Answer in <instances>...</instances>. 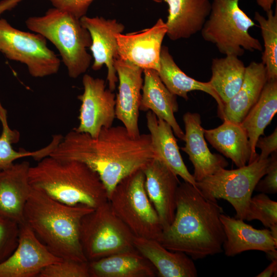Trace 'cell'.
<instances>
[{"label":"cell","instance_id":"obj_1","mask_svg":"<svg viewBox=\"0 0 277 277\" xmlns=\"http://www.w3.org/2000/svg\"><path fill=\"white\" fill-rule=\"evenodd\" d=\"M49 156L86 164L99 175L108 197L122 179L157 159L150 134L133 137L124 126L104 128L96 137L73 129Z\"/></svg>","mask_w":277,"mask_h":277},{"label":"cell","instance_id":"obj_2","mask_svg":"<svg viewBox=\"0 0 277 277\" xmlns=\"http://www.w3.org/2000/svg\"><path fill=\"white\" fill-rule=\"evenodd\" d=\"M223 212L217 200L206 197L189 183H180L173 221L163 231L159 242L193 260L220 253L226 238L220 220Z\"/></svg>","mask_w":277,"mask_h":277},{"label":"cell","instance_id":"obj_3","mask_svg":"<svg viewBox=\"0 0 277 277\" xmlns=\"http://www.w3.org/2000/svg\"><path fill=\"white\" fill-rule=\"evenodd\" d=\"M93 208L68 205L33 188L26 204L24 222L37 239L55 256L77 262H88L80 239L83 216Z\"/></svg>","mask_w":277,"mask_h":277},{"label":"cell","instance_id":"obj_4","mask_svg":"<svg viewBox=\"0 0 277 277\" xmlns=\"http://www.w3.org/2000/svg\"><path fill=\"white\" fill-rule=\"evenodd\" d=\"M31 186L62 203L95 208L108 201L107 189L98 174L75 160L46 156L29 170Z\"/></svg>","mask_w":277,"mask_h":277},{"label":"cell","instance_id":"obj_5","mask_svg":"<svg viewBox=\"0 0 277 277\" xmlns=\"http://www.w3.org/2000/svg\"><path fill=\"white\" fill-rule=\"evenodd\" d=\"M25 24L54 45L70 77L76 78L86 72L92 59L87 52L91 39L80 19L54 7L42 16L28 17Z\"/></svg>","mask_w":277,"mask_h":277},{"label":"cell","instance_id":"obj_6","mask_svg":"<svg viewBox=\"0 0 277 277\" xmlns=\"http://www.w3.org/2000/svg\"><path fill=\"white\" fill-rule=\"evenodd\" d=\"M255 23L240 7L239 0H212L210 14L201 31L203 38L225 55L241 56L245 50L261 51L260 42L249 30Z\"/></svg>","mask_w":277,"mask_h":277},{"label":"cell","instance_id":"obj_7","mask_svg":"<svg viewBox=\"0 0 277 277\" xmlns=\"http://www.w3.org/2000/svg\"><path fill=\"white\" fill-rule=\"evenodd\" d=\"M117 217L135 236L159 242L163 229L145 187V174L137 170L122 179L108 197Z\"/></svg>","mask_w":277,"mask_h":277},{"label":"cell","instance_id":"obj_8","mask_svg":"<svg viewBox=\"0 0 277 277\" xmlns=\"http://www.w3.org/2000/svg\"><path fill=\"white\" fill-rule=\"evenodd\" d=\"M134 237L108 201L85 215L81 222L80 243L88 262L134 249Z\"/></svg>","mask_w":277,"mask_h":277},{"label":"cell","instance_id":"obj_9","mask_svg":"<svg viewBox=\"0 0 277 277\" xmlns=\"http://www.w3.org/2000/svg\"><path fill=\"white\" fill-rule=\"evenodd\" d=\"M258 157L236 169L222 168L197 182L196 187L210 200L223 199L228 201L235 210V218L245 220L253 191L266 173L270 162V157L265 160Z\"/></svg>","mask_w":277,"mask_h":277},{"label":"cell","instance_id":"obj_10","mask_svg":"<svg viewBox=\"0 0 277 277\" xmlns=\"http://www.w3.org/2000/svg\"><path fill=\"white\" fill-rule=\"evenodd\" d=\"M0 51L9 60L25 64L34 77L56 74L61 60L42 35L17 29L0 18Z\"/></svg>","mask_w":277,"mask_h":277},{"label":"cell","instance_id":"obj_11","mask_svg":"<svg viewBox=\"0 0 277 277\" xmlns=\"http://www.w3.org/2000/svg\"><path fill=\"white\" fill-rule=\"evenodd\" d=\"M84 91L77 96L81 101L78 126L75 131L97 137L104 128L112 126L115 116V94L106 87L105 81L85 74Z\"/></svg>","mask_w":277,"mask_h":277},{"label":"cell","instance_id":"obj_12","mask_svg":"<svg viewBox=\"0 0 277 277\" xmlns=\"http://www.w3.org/2000/svg\"><path fill=\"white\" fill-rule=\"evenodd\" d=\"M50 252L25 222L20 224L18 244L0 263V277H36L50 264L62 260Z\"/></svg>","mask_w":277,"mask_h":277},{"label":"cell","instance_id":"obj_13","mask_svg":"<svg viewBox=\"0 0 277 277\" xmlns=\"http://www.w3.org/2000/svg\"><path fill=\"white\" fill-rule=\"evenodd\" d=\"M80 21L88 31L91 39L89 48L93 59L92 69L96 71L104 65L106 66L109 89L113 91L118 81L114 67V61L118 57L116 36L122 33L125 27L115 19L100 16L91 17L85 15Z\"/></svg>","mask_w":277,"mask_h":277},{"label":"cell","instance_id":"obj_14","mask_svg":"<svg viewBox=\"0 0 277 277\" xmlns=\"http://www.w3.org/2000/svg\"><path fill=\"white\" fill-rule=\"evenodd\" d=\"M165 22L160 18L150 28L116 35L118 57L143 70L159 71L162 43L167 33Z\"/></svg>","mask_w":277,"mask_h":277},{"label":"cell","instance_id":"obj_15","mask_svg":"<svg viewBox=\"0 0 277 277\" xmlns=\"http://www.w3.org/2000/svg\"><path fill=\"white\" fill-rule=\"evenodd\" d=\"M114 67L118 81L115 98V116L133 137L140 135L138 127L140 107L143 85V70L117 58Z\"/></svg>","mask_w":277,"mask_h":277},{"label":"cell","instance_id":"obj_16","mask_svg":"<svg viewBox=\"0 0 277 277\" xmlns=\"http://www.w3.org/2000/svg\"><path fill=\"white\" fill-rule=\"evenodd\" d=\"M142 170L147 194L165 230L174 217L176 191L180 182L177 176L157 159L152 160Z\"/></svg>","mask_w":277,"mask_h":277},{"label":"cell","instance_id":"obj_17","mask_svg":"<svg viewBox=\"0 0 277 277\" xmlns=\"http://www.w3.org/2000/svg\"><path fill=\"white\" fill-rule=\"evenodd\" d=\"M185 144L181 148L189 157L194 167L193 176L199 182L222 168H225L228 162L221 155L210 152L205 141L204 129L201 115L188 112L183 115Z\"/></svg>","mask_w":277,"mask_h":277},{"label":"cell","instance_id":"obj_18","mask_svg":"<svg viewBox=\"0 0 277 277\" xmlns=\"http://www.w3.org/2000/svg\"><path fill=\"white\" fill-rule=\"evenodd\" d=\"M225 234L223 245L225 254L234 256L248 250L265 252L271 261L277 259V245L269 229H257L244 220L222 213L220 215Z\"/></svg>","mask_w":277,"mask_h":277},{"label":"cell","instance_id":"obj_19","mask_svg":"<svg viewBox=\"0 0 277 277\" xmlns=\"http://www.w3.org/2000/svg\"><path fill=\"white\" fill-rule=\"evenodd\" d=\"M28 161L14 163L0 171V215L24 223V210L32 189Z\"/></svg>","mask_w":277,"mask_h":277},{"label":"cell","instance_id":"obj_20","mask_svg":"<svg viewBox=\"0 0 277 277\" xmlns=\"http://www.w3.org/2000/svg\"><path fill=\"white\" fill-rule=\"evenodd\" d=\"M168 5L166 35L172 41L186 39L201 31L209 16V0H162Z\"/></svg>","mask_w":277,"mask_h":277},{"label":"cell","instance_id":"obj_21","mask_svg":"<svg viewBox=\"0 0 277 277\" xmlns=\"http://www.w3.org/2000/svg\"><path fill=\"white\" fill-rule=\"evenodd\" d=\"M133 245L151 263L160 277L197 276L193 260L185 253L170 250L156 240L135 236Z\"/></svg>","mask_w":277,"mask_h":277},{"label":"cell","instance_id":"obj_22","mask_svg":"<svg viewBox=\"0 0 277 277\" xmlns=\"http://www.w3.org/2000/svg\"><path fill=\"white\" fill-rule=\"evenodd\" d=\"M143 74L140 110L152 111L157 117L168 123L175 135L183 141L184 132L174 115L179 110L176 96L165 86L157 71L145 69Z\"/></svg>","mask_w":277,"mask_h":277},{"label":"cell","instance_id":"obj_23","mask_svg":"<svg viewBox=\"0 0 277 277\" xmlns=\"http://www.w3.org/2000/svg\"><path fill=\"white\" fill-rule=\"evenodd\" d=\"M146 124L157 159L161 161L184 182L196 187V182L188 171L181 154L173 131L170 125L148 110L146 115Z\"/></svg>","mask_w":277,"mask_h":277},{"label":"cell","instance_id":"obj_24","mask_svg":"<svg viewBox=\"0 0 277 277\" xmlns=\"http://www.w3.org/2000/svg\"><path fill=\"white\" fill-rule=\"evenodd\" d=\"M267 82L264 65L262 62H251L246 67L240 89L225 104L221 119L240 124L258 101Z\"/></svg>","mask_w":277,"mask_h":277},{"label":"cell","instance_id":"obj_25","mask_svg":"<svg viewBox=\"0 0 277 277\" xmlns=\"http://www.w3.org/2000/svg\"><path fill=\"white\" fill-rule=\"evenodd\" d=\"M90 277H154L151 263L135 248L88 262Z\"/></svg>","mask_w":277,"mask_h":277},{"label":"cell","instance_id":"obj_26","mask_svg":"<svg viewBox=\"0 0 277 277\" xmlns=\"http://www.w3.org/2000/svg\"><path fill=\"white\" fill-rule=\"evenodd\" d=\"M219 127L204 129V136L210 145L231 159L238 168L247 165L251 149L247 135L240 124L224 120Z\"/></svg>","mask_w":277,"mask_h":277},{"label":"cell","instance_id":"obj_27","mask_svg":"<svg viewBox=\"0 0 277 277\" xmlns=\"http://www.w3.org/2000/svg\"><path fill=\"white\" fill-rule=\"evenodd\" d=\"M159 75L167 89L173 94L186 100L188 93L201 91L211 95L217 104L218 115L221 118L224 104L208 82H202L185 74L177 65L167 47L162 46L160 54Z\"/></svg>","mask_w":277,"mask_h":277},{"label":"cell","instance_id":"obj_28","mask_svg":"<svg viewBox=\"0 0 277 277\" xmlns=\"http://www.w3.org/2000/svg\"><path fill=\"white\" fill-rule=\"evenodd\" d=\"M277 112V79L267 81L254 106L240 123L250 143V163L259 157L255 144Z\"/></svg>","mask_w":277,"mask_h":277},{"label":"cell","instance_id":"obj_29","mask_svg":"<svg viewBox=\"0 0 277 277\" xmlns=\"http://www.w3.org/2000/svg\"><path fill=\"white\" fill-rule=\"evenodd\" d=\"M245 70L243 62L235 55L212 59V75L208 82L224 105L240 89Z\"/></svg>","mask_w":277,"mask_h":277},{"label":"cell","instance_id":"obj_30","mask_svg":"<svg viewBox=\"0 0 277 277\" xmlns=\"http://www.w3.org/2000/svg\"><path fill=\"white\" fill-rule=\"evenodd\" d=\"M0 122L2 126L0 136V171L9 168L14 163L15 161L19 159L31 157L38 162L49 156L63 137L61 134H55L48 145L35 151H26L23 149L17 151L13 148L12 144L19 141L20 133L17 130L12 129L9 127L7 111L3 106L1 101Z\"/></svg>","mask_w":277,"mask_h":277},{"label":"cell","instance_id":"obj_31","mask_svg":"<svg viewBox=\"0 0 277 277\" xmlns=\"http://www.w3.org/2000/svg\"><path fill=\"white\" fill-rule=\"evenodd\" d=\"M266 17L255 12L254 19L259 24L264 42L262 63L264 65L267 81L277 79V9H271Z\"/></svg>","mask_w":277,"mask_h":277},{"label":"cell","instance_id":"obj_32","mask_svg":"<svg viewBox=\"0 0 277 277\" xmlns=\"http://www.w3.org/2000/svg\"><path fill=\"white\" fill-rule=\"evenodd\" d=\"M254 220L260 221L268 228L277 224V202L263 193L251 197L245 220L251 221Z\"/></svg>","mask_w":277,"mask_h":277},{"label":"cell","instance_id":"obj_33","mask_svg":"<svg viewBox=\"0 0 277 277\" xmlns=\"http://www.w3.org/2000/svg\"><path fill=\"white\" fill-rule=\"evenodd\" d=\"M38 276L90 277L88 262L62 260L47 266Z\"/></svg>","mask_w":277,"mask_h":277},{"label":"cell","instance_id":"obj_34","mask_svg":"<svg viewBox=\"0 0 277 277\" xmlns=\"http://www.w3.org/2000/svg\"><path fill=\"white\" fill-rule=\"evenodd\" d=\"M20 224L0 215V263L14 251L19 241Z\"/></svg>","mask_w":277,"mask_h":277},{"label":"cell","instance_id":"obj_35","mask_svg":"<svg viewBox=\"0 0 277 277\" xmlns=\"http://www.w3.org/2000/svg\"><path fill=\"white\" fill-rule=\"evenodd\" d=\"M265 177L258 183L255 189L265 194H275L277 192V151L271 154Z\"/></svg>","mask_w":277,"mask_h":277},{"label":"cell","instance_id":"obj_36","mask_svg":"<svg viewBox=\"0 0 277 277\" xmlns=\"http://www.w3.org/2000/svg\"><path fill=\"white\" fill-rule=\"evenodd\" d=\"M54 8L66 11L77 18L86 15L94 0H48Z\"/></svg>","mask_w":277,"mask_h":277},{"label":"cell","instance_id":"obj_37","mask_svg":"<svg viewBox=\"0 0 277 277\" xmlns=\"http://www.w3.org/2000/svg\"><path fill=\"white\" fill-rule=\"evenodd\" d=\"M255 148H259L261 151L259 155V160L267 159L272 153L277 151V128L269 135L260 137L256 141Z\"/></svg>","mask_w":277,"mask_h":277},{"label":"cell","instance_id":"obj_38","mask_svg":"<svg viewBox=\"0 0 277 277\" xmlns=\"http://www.w3.org/2000/svg\"><path fill=\"white\" fill-rule=\"evenodd\" d=\"M277 272V259L271 261V263L256 277H270L273 275L276 276Z\"/></svg>","mask_w":277,"mask_h":277},{"label":"cell","instance_id":"obj_39","mask_svg":"<svg viewBox=\"0 0 277 277\" xmlns=\"http://www.w3.org/2000/svg\"><path fill=\"white\" fill-rule=\"evenodd\" d=\"M23 0H3L0 2V14L10 10L16 6Z\"/></svg>","mask_w":277,"mask_h":277},{"label":"cell","instance_id":"obj_40","mask_svg":"<svg viewBox=\"0 0 277 277\" xmlns=\"http://www.w3.org/2000/svg\"><path fill=\"white\" fill-rule=\"evenodd\" d=\"M276 1V0H255L259 6H260L265 12L272 9V7Z\"/></svg>","mask_w":277,"mask_h":277},{"label":"cell","instance_id":"obj_41","mask_svg":"<svg viewBox=\"0 0 277 277\" xmlns=\"http://www.w3.org/2000/svg\"><path fill=\"white\" fill-rule=\"evenodd\" d=\"M269 230L274 242L277 245V224H275L270 227Z\"/></svg>","mask_w":277,"mask_h":277},{"label":"cell","instance_id":"obj_42","mask_svg":"<svg viewBox=\"0 0 277 277\" xmlns=\"http://www.w3.org/2000/svg\"><path fill=\"white\" fill-rule=\"evenodd\" d=\"M152 1L156 3H161L162 2V0H152Z\"/></svg>","mask_w":277,"mask_h":277}]
</instances>
